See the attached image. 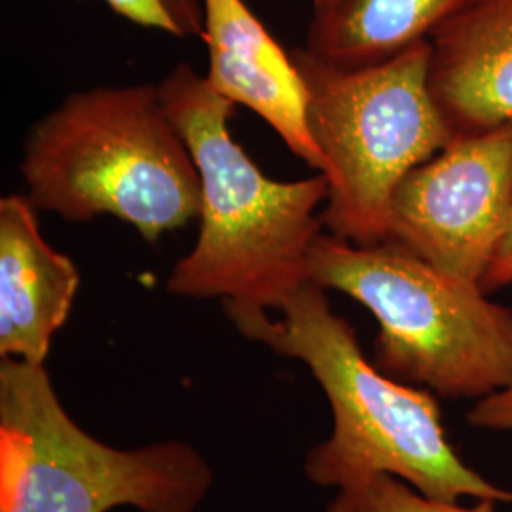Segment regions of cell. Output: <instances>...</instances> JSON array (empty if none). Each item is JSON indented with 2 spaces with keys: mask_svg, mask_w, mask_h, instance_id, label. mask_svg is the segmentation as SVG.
Here are the masks:
<instances>
[{
  "mask_svg": "<svg viewBox=\"0 0 512 512\" xmlns=\"http://www.w3.org/2000/svg\"><path fill=\"white\" fill-rule=\"evenodd\" d=\"M327 289L304 281L272 310L222 302L228 319L249 340L310 368L332 408L330 439L311 448L304 471L313 484L340 488L368 473H389L425 497L512 503L511 490L478 475L450 444L429 389L401 384L370 365L357 334L334 313Z\"/></svg>",
  "mask_w": 512,
  "mask_h": 512,
  "instance_id": "cell-1",
  "label": "cell"
},
{
  "mask_svg": "<svg viewBox=\"0 0 512 512\" xmlns=\"http://www.w3.org/2000/svg\"><path fill=\"white\" fill-rule=\"evenodd\" d=\"M158 92L202 183L198 241L173 266L167 291L272 310L310 279L311 247L323 228L315 211L327 202V175L293 183L266 177L230 135L236 103L186 63L165 76Z\"/></svg>",
  "mask_w": 512,
  "mask_h": 512,
  "instance_id": "cell-2",
  "label": "cell"
},
{
  "mask_svg": "<svg viewBox=\"0 0 512 512\" xmlns=\"http://www.w3.org/2000/svg\"><path fill=\"white\" fill-rule=\"evenodd\" d=\"M27 198L69 222L112 215L154 243L202 213V183L158 86L69 95L29 131Z\"/></svg>",
  "mask_w": 512,
  "mask_h": 512,
  "instance_id": "cell-3",
  "label": "cell"
},
{
  "mask_svg": "<svg viewBox=\"0 0 512 512\" xmlns=\"http://www.w3.org/2000/svg\"><path fill=\"white\" fill-rule=\"evenodd\" d=\"M308 275L370 311L376 366L450 399H486L512 385V310L391 243L355 245L321 234Z\"/></svg>",
  "mask_w": 512,
  "mask_h": 512,
  "instance_id": "cell-4",
  "label": "cell"
},
{
  "mask_svg": "<svg viewBox=\"0 0 512 512\" xmlns=\"http://www.w3.org/2000/svg\"><path fill=\"white\" fill-rule=\"evenodd\" d=\"M213 471L186 442L120 450L67 414L44 365L0 361V512H196Z\"/></svg>",
  "mask_w": 512,
  "mask_h": 512,
  "instance_id": "cell-5",
  "label": "cell"
},
{
  "mask_svg": "<svg viewBox=\"0 0 512 512\" xmlns=\"http://www.w3.org/2000/svg\"><path fill=\"white\" fill-rule=\"evenodd\" d=\"M291 55L311 137L329 165L323 226L355 245L384 243L395 188L452 139L429 90L431 42L361 69L330 65L306 48Z\"/></svg>",
  "mask_w": 512,
  "mask_h": 512,
  "instance_id": "cell-6",
  "label": "cell"
},
{
  "mask_svg": "<svg viewBox=\"0 0 512 512\" xmlns=\"http://www.w3.org/2000/svg\"><path fill=\"white\" fill-rule=\"evenodd\" d=\"M512 215V122L458 133L414 167L389 203L384 243L459 281H482Z\"/></svg>",
  "mask_w": 512,
  "mask_h": 512,
  "instance_id": "cell-7",
  "label": "cell"
},
{
  "mask_svg": "<svg viewBox=\"0 0 512 512\" xmlns=\"http://www.w3.org/2000/svg\"><path fill=\"white\" fill-rule=\"evenodd\" d=\"M205 80L215 92L266 120L294 154L327 175L329 165L308 128L306 90L294 65L243 0H203Z\"/></svg>",
  "mask_w": 512,
  "mask_h": 512,
  "instance_id": "cell-8",
  "label": "cell"
},
{
  "mask_svg": "<svg viewBox=\"0 0 512 512\" xmlns=\"http://www.w3.org/2000/svg\"><path fill=\"white\" fill-rule=\"evenodd\" d=\"M429 42V90L452 135L512 122V0H463Z\"/></svg>",
  "mask_w": 512,
  "mask_h": 512,
  "instance_id": "cell-9",
  "label": "cell"
},
{
  "mask_svg": "<svg viewBox=\"0 0 512 512\" xmlns=\"http://www.w3.org/2000/svg\"><path fill=\"white\" fill-rule=\"evenodd\" d=\"M78 268L42 238L27 196L0 200V357L44 365L73 308Z\"/></svg>",
  "mask_w": 512,
  "mask_h": 512,
  "instance_id": "cell-10",
  "label": "cell"
},
{
  "mask_svg": "<svg viewBox=\"0 0 512 512\" xmlns=\"http://www.w3.org/2000/svg\"><path fill=\"white\" fill-rule=\"evenodd\" d=\"M463 0H334L313 12L310 54L342 69L380 65L427 40Z\"/></svg>",
  "mask_w": 512,
  "mask_h": 512,
  "instance_id": "cell-11",
  "label": "cell"
},
{
  "mask_svg": "<svg viewBox=\"0 0 512 512\" xmlns=\"http://www.w3.org/2000/svg\"><path fill=\"white\" fill-rule=\"evenodd\" d=\"M494 501L461 507L425 497L389 473H368L340 486L327 512H494Z\"/></svg>",
  "mask_w": 512,
  "mask_h": 512,
  "instance_id": "cell-12",
  "label": "cell"
},
{
  "mask_svg": "<svg viewBox=\"0 0 512 512\" xmlns=\"http://www.w3.org/2000/svg\"><path fill=\"white\" fill-rule=\"evenodd\" d=\"M105 2L118 16L129 19L131 23L150 27V29H160L169 35L184 38L181 27L167 10L164 0H105Z\"/></svg>",
  "mask_w": 512,
  "mask_h": 512,
  "instance_id": "cell-13",
  "label": "cell"
},
{
  "mask_svg": "<svg viewBox=\"0 0 512 512\" xmlns=\"http://www.w3.org/2000/svg\"><path fill=\"white\" fill-rule=\"evenodd\" d=\"M467 421L476 429L509 433L512 437V385L476 401L467 414Z\"/></svg>",
  "mask_w": 512,
  "mask_h": 512,
  "instance_id": "cell-14",
  "label": "cell"
},
{
  "mask_svg": "<svg viewBox=\"0 0 512 512\" xmlns=\"http://www.w3.org/2000/svg\"><path fill=\"white\" fill-rule=\"evenodd\" d=\"M167 10L177 21L183 31V37H200L203 35L202 0H164Z\"/></svg>",
  "mask_w": 512,
  "mask_h": 512,
  "instance_id": "cell-15",
  "label": "cell"
},
{
  "mask_svg": "<svg viewBox=\"0 0 512 512\" xmlns=\"http://www.w3.org/2000/svg\"><path fill=\"white\" fill-rule=\"evenodd\" d=\"M505 285H512V256L495 260L492 268L488 270V274L484 277V281H482V289L486 293L501 289Z\"/></svg>",
  "mask_w": 512,
  "mask_h": 512,
  "instance_id": "cell-16",
  "label": "cell"
},
{
  "mask_svg": "<svg viewBox=\"0 0 512 512\" xmlns=\"http://www.w3.org/2000/svg\"><path fill=\"white\" fill-rule=\"evenodd\" d=\"M509 256H512V215L509 228H507V234H505V239H503V243H501V249H499L495 260H499V258H509Z\"/></svg>",
  "mask_w": 512,
  "mask_h": 512,
  "instance_id": "cell-17",
  "label": "cell"
},
{
  "mask_svg": "<svg viewBox=\"0 0 512 512\" xmlns=\"http://www.w3.org/2000/svg\"><path fill=\"white\" fill-rule=\"evenodd\" d=\"M334 0H313V12H319V10H325L329 8Z\"/></svg>",
  "mask_w": 512,
  "mask_h": 512,
  "instance_id": "cell-18",
  "label": "cell"
}]
</instances>
